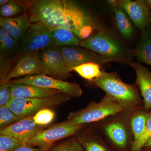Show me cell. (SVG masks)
I'll return each mask as SVG.
<instances>
[{
	"label": "cell",
	"instance_id": "35",
	"mask_svg": "<svg viewBox=\"0 0 151 151\" xmlns=\"http://www.w3.org/2000/svg\"><path fill=\"white\" fill-rule=\"evenodd\" d=\"M106 2L108 6H110V7H111L117 4L119 2V1L108 0V1H106Z\"/></svg>",
	"mask_w": 151,
	"mask_h": 151
},
{
	"label": "cell",
	"instance_id": "14",
	"mask_svg": "<svg viewBox=\"0 0 151 151\" xmlns=\"http://www.w3.org/2000/svg\"><path fill=\"white\" fill-rule=\"evenodd\" d=\"M119 4L136 27L145 31L150 25V7L147 0H119Z\"/></svg>",
	"mask_w": 151,
	"mask_h": 151
},
{
	"label": "cell",
	"instance_id": "33",
	"mask_svg": "<svg viewBox=\"0 0 151 151\" xmlns=\"http://www.w3.org/2000/svg\"><path fill=\"white\" fill-rule=\"evenodd\" d=\"M14 151H48L45 150L43 149L35 147H32L26 145H23L18 148L16 149Z\"/></svg>",
	"mask_w": 151,
	"mask_h": 151
},
{
	"label": "cell",
	"instance_id": "32",
	"mask_svg": "<svg viewBox=\"0 0 151 151\" xmlns=\"http://www.w3.org/2000/svg\"><path fill=\"white\" fill-rule=\"evenodd\" d=\"M12 60L10 58H7L0 54V83L5 80L10 72Z\"/></svg>",
	"mask_w": 151,
	"mask_h": 151
},
{
	"label": "cell",
	"instance_id": "3",
	"mask_svg": "<svg viewBox=\"0 0 151 151\" xmlns=\"http://www.w3.org/2000/svg\"><path fill=\"white\" fill-rule=\"evenodd\" d=\"M80 46L123 64L130 65L135 58L134 50L114 33L103 27L90 37L81 41Z\"/></svg>",
	"mask_w": 151,
	"mask_h": 151
},
{
	"label": "cell",
	"instance_id": "22",
	"mask_svg": "<svg viewBox=\"0 0 151 151\" xmlns=\"http://www.w3.org/2000/svg\"><path fill=\"white\" fill-rule=\"evenodd\" d=\"M50 30L55 45L64 46H80L81 40L70 30L62 27H57Z\"/></svg>",
	"mask_w": 151,
	"mask_h": 151
},
{
	"label": "cell",
	"instance_id": "27",
	"mask_svg": "<svg viewBox=\"0 0 151 151\" xmlns=\"http://www.w3.org/2000/svg\"><path fill=\"white\" fill-rule=\"evenodd\" d=\"M22 119L17 116L7 105L0 107L1 129Z\"/></svg>",
	"mask_w": 151,
	"mask_h": 151
},
{
	"label": "cell",
	"instance_id": "13",
	"mask_svg": "<svg viewBox=\"0 0 151 151\" xmlns=\"http://www.w3.org/2000/svg\"><path fill=\"white\" fill-rule=\"evenodd\" d=\"M43 74L44 70L40 51L26 52L22 55L4 82L21 76Z\"/></svg>",
	"mask_w": 151,
	"mask_h": 151
},
{
	"label": "cell",
	"instance_id": "30",
	"mask_svg": "<svg viewBox=\"0 0 151 151\" xmlns=\"http://www.w3.org/2000/svg\"><path fill=\"white\" fill-rule=\"evenodd\" d=\"M23 145L9 136L0 135V151H14Z\"/></svg>",
	"mask_w": 151,
	"mask_h": 151
},
{
	"label": "cell",
	"instance_id": "4",
	"mask_svg": "<svg viewBox=\"0 0 151 151\" xmlns=\"http://www.w3.org/2000/svg\"><path fill=\"white\" fill-rule=\"evenodd\" d=\"M131 114L122 111L94 123V127L114 151H130L134 141Z\"/></svg>",
	"mask_w": 151,
	"mask_h": 151
},
{
	"label": "cell",
	"instance_id": "17",
	"mask_svg": "<svg viewBox=\"0 0 151 151\" xmlns=\"http://www.w3.org/2000/svg\"><path fill=\"white\" fill-rule=\"evenodd\" d=\"M94 127L78 134L76 138L84 151H114L100 132Z\"/></svg>",
	"mask_w": 151,
	"mask_h": 151
},
{
	"label": "cell",
	"instance_id": "8",
	"mask_svg": "<svg viewBox=\"0 0 151 151\" xmlns=\"http://www.w3.org/2000/svg\"><path fill=\"white\" fill-rule=\"evenodd\" d=\"M11 83H24L38 87L58 90L70 97L77 98L82 94V89L76 83L68 82L50 77L46 74L27 76L19 79H13Z\"/></svg>",
	"mask_w": 151,
	"mask_h": 151
},
{
	"label": "cell",
	"instance_id": "20",
	"mask_svg": "<svg viewBox=\"0 0 151 151\" xmlns=\"http://www.w3.org/2000/svg\"><path fill=\"white\" fill-rule=\"evenodd\" d=\"M139 40L134 51L135 57L138 62L151 66V26L141 32Z\"/></svg>",
	"mask_w": 151,
	"mask_h": 151
},
{
	"label": "cell",
	"instance_id": "23",
	"mask_svg": "<svg viewBox=\"0 0 151 151\" xmlns=\"http://www.w3.org/2000/svg\"><path fill=\"white\" fill-rule=\"evenodd\" d=\"M20 43L9 35L2 28H0V54L11 58L18 51Z\"/></svg>",
	"mask_w": 151,
	"mask_h": 151
},
{
	"label": "cell",
	"instance_id": "34",
	"mask_svg": "<svg viewBox=\"0 0 151 151\" xmlns=\"http://www.w3.org/2000/svg\"><path fill=\"white\" fill-rule=\"evenodd\" d=\"M141 151H151V137L146 141Z\"/></svg>",
	"mask_w": 151,
	"mask_h": 151
},
{
	"label": "cell",
	"instance_id": "9",
	"mask_svg": "<svg viewBox=\"0 0 151 151\" xmlns=\"http://www.w3.org/2000/svg\"><path fill=\"white\" fill-rule=\"evenodd\" d=\"M50 30L40 23L32 24L20 43L22 54L55 46Z\"/></svg>",
	"mask_w": 151,
	"mask_h": 151
},
{
	"label": "cell",
	"instance_id": "24",
	"mask_svg": "<svg viewBox=\"0 0 151 151\" xmlns=\"http://www.w3.org/2000/svg\"><path fill=\"white\" fill-rule=\"evenodd\" d=\"M73 71L84 79L92 81L102 74L100 65L94 63H87L73 68Z\"/></svg>",
	"mask_w": 151,
	"mask_h": 151
},
{
	"label": "cell",
	"instance_id": "2",
	"mask_svg": "<svg viewBox=\"0 0 151 151\" xmlns=\"http://www.w3.org/2000/svg\"><path fill=\"white\" fill-rule=\"evenodd\" d=\"M91 82L120 104L124 112L132 114L144 106L136 83L127 84L116 73L103 71L101 76Z\"/></svg>",
	"mask_w": 151,
	"mask_h": 151
},
{
	"label": "cell",
	"instance_id": "25",
	"mask_svg": "<svg viewBox=\"0 0 151 151\" xmlns=\"http://www.w3.org/2000/svg\"><path fill=\"white\" fill-rule=\"evenodd\" d=\"M26 10L23 5L19 2L9 1V3L1 6L0 15L1 17H13L23 14L26 13Z\"/></svg>",
	"mask_w": 151,
	"mask_h": 151
},
{
	"label": "cell",
	"instance_id": "26",
	"mask_svg": "<svg viewBox=\"0 0 151 151\" xmlns=\"http://www.w3.org/2000/svg\"><path fill=\"white\" fill-rule=\"evenodd\" d=\"M55 112L50 108H45L38 111L33 116L34 121L37 125L47 127L54 121Z\"/></svg>",
	"mask_w": 151,
	"mask_h": 151
},
{
	"label": "cell",
	"instance_id": "37",
	"mask_svg": "<svg viewBox=\"0 0 151 151\" xmlns=\"http://www.w3.org/2000/svg\"><path fill=\"white\" fill-rule=\"evenodd\" d=\"M150 18H149V23L150 25L151 26V5L150 6Z\"/></svg>",
	"mask_w": 151,
	"mask_h": 151
},
{
	"label": "cell",
	"instance_id": "5",
	"mask_svg": "<svg viewBox=\"0 0 151 151\" xmlns=\"http://www.w3.org/2000/svg\"><path fill=\"white\" fill-rule=\"evenodd\" d=\"M123 111L122 106L106 94L99 103L92 102L86 108L68 114L66 121L75 125L95 123Z\"/></svg>",
	"mask_w": 151,
	"mask_h": 151
},
{
	"label": "cell",
	"instance_id": "6",
	"mask_svg": "<svg viewBox=\"0 0 151 151\" xmlns=\"http://www.w3.org/2000/svg\"><path fill=\"white\" fill-rule=\"evenodd\" d=\"M65 93H60L42 98H12L7 106L17 116L22 119L35 115L45 108L58 107L70 100Z\"/></svg>",
	"mask_w": 151,
	"mask_h": 151
},
{
	"label": "cell",
	"instance_id": "11",
	"mask_svg": "<svg viewBox=\"0 0 151 151\" xmlns=\"http://www.w3.org/2000/svg\"><path fill=\"white\" fill-rule=\"evenodd\" d=\"M64 60L69 70L73 68L87 63H94L99 65L115 62L113 59L78 47L64 46L60 47Z\"/></svg>",
	"mask_w": 151,
	"mask_h": 151
},
{
	"label": "cell",
	"instance_id": "1",
	"mask_svg": "<svg viewBox=\"0 0 151 151\" xmlns=\"http://www.w3.org/2000/svg\"><path fill=\"white\" fill-rule=\"evenodd\" d=\"M31 23H40L49 29L70 30L81 41L103 27L92 14L76 2L69 0H35L21 2Z\"/></svg>",
	"mask_w": 151,
	"mask_h": 151
},
{
	"label": "cell",
	"instance_id": "15",
	"mask_svg": "<svg viewBox=\"0 0 151 151\" xmlns=\"http://www.w3.org/2000/svg\"><path fill=\"white\" fill-rule=\"evenodd\" d=\"M32 24L29 20L26 13L13 17H0L1 27L19 43L21 42Z\"/></svg>",
	"mask_w": 151,
	"mask_h": 151
},
{
	"label": "cell",
	"instance_id": "36",
	"mask_svg": "<svg viewBox=\"0 0 151 151\" xmlns=\"http://www.w3.org/2000/svg\"><path fill=\"white\" fill-rule=\"evenodd\" d=\"M8 0H1L0 1V6H2L4 5H5L6 4H8L9 3Z\"/></svg>",
	"mask_w": 151,
	"mask_h": 151
},
{
	"label": "cell",
	"instance_id": "12",
	"mask_svg": "<svg viewBox=\"0 0 151 151\" xmlns=\"http://www.w3.org/2000/svg\"><path fill=\"white\" fill-rule=\"evenodd\" d=\"M34 116L26 117L2 128L0 130V135L9 136L19 142L25 145L38 133L47 127L36 124L34 121Z\"/></svg>",
	"mask_w": 151,
	"mask_h": 151
},
{
	"label": "cell",
	"instance_id": "28",
	"mask_svg": "<svg viewBox=\"0 0 151 151\" xmlns=\"http://www.w3.org/2000/svg\"><path fill=\"white\" fill-rule=\"evenodd\" d=\"M48 151H84L76 137L52 147Z\"/></svg>",
	"mask_w": 151,
	"mask_h": 151
},
{
	"label": "cell",
	"instance_id": "31",
	"mask_svg": "<svg viewBox=\"0 0 151 151\" xmlns=\"http://www.w3.org/2000/svg\"><path fill=\"white\" fill-rule=\"evenodd\" d=\"M12 98L9 82H4L0 85V107L7 105Z\"/></svg>",
	"mask_w": 151,
	"mask_h": 151
},
{
	"label": "cell",
	"instance_id": "21",
	"mask_svg": "<svg viewBox=\"0 0 151 151\" xmlns=\"http://www.w3.org/2000/svg\"><path fill=\"white\" fill-rule=\"evenodd\" d=\"M151 112V110L143 106L130 115V123L134 136V142L138 140L143 135Z\"/></svg>",
	"mask_w": 151,
	"mask_h": 151
},
{
	"label": "cell",
	"instance_id": "29",
	"mask_svg": "<svg viewBox=\"0 0 151 151\" xmlns=\"http://www.w3.org/2000/svg\"><path fill=\"white\" fill-rule=\"evenodd\" d=\"M151 137V112L149 115L145 132L141 138L133 142L130 151H141L146 141Z\"/></svg>",
	"mask_w": 151,
	"mask_h": 151
},
{
	"label": "cell",
	"instance_id": "16",
	"mask_svg": "<svg viewBox=\"0 0 151 151\" xmlns=\"http://www.w3.org/2000/svg\"><path fill=\"white\" fill-rule=\"evenodd\" d=\"M130 65L136 73L135 83L140 91L144 107L151 110V72L139 62H133Z\"/></svg>",
	"mask_w": 151,
	"mask_h": 151
},
{
	"label": "cell",
	"instance_id": "10",
	"mask_svg": "<svg viewBox=\"0 0 151 151\" xmlns=\"http://www.w3.org/2000/svg\"><path fill=\"white\" fill-rule=\"evenodd\" d=\"M45 74L65 81L71 75L60 50V47L52 46L40 51Z\"/></svg>",
	"mask_w": 151,
	"mask_h": 151
},
{
	"label": "cell",
	"instance_id": "19",
	"mask_svg": "<svg viewBox=\"0 0 151 151\" xmlns=\"http://www.w3.org/2000/svg\"><path fill=\"white\" fill-rule=\"evenodd\" d=\"M110 7L114 14L116 27L119 32L126 40H132L134 36L135 29L129 17L119 2Z\"/></svg>",
	"mask_w": 151,
	"mask_h": 151
},
{
	"label": "cell",
	"instance_id": "18",
	"mask_svg": "<svg viewBox=\"0 0 151 151\" xmlns=\"http://www.w3.org/2000/svg\"><path fill=\"white\" fill-rule=\"evenodd\" d=\"M10 84L12 98H45L62 92L58 90L38 87L24 83Z\"/></svg>",
	"mask_w": 151,
	"mask_h": 151
},
{
	"label": "cell",
	"instance_id": "7",
	"mask_svg": "<svg viewBox=\"0 0 151 151\" xmlns=\"http://www.w3.org/2000/svg\"><path fill=\"white\" fill-rule=\"evenodd\" d=\"M87 125H75L67 121L47 127L35 135L25 145L49 151L55 143L62 139L73 136L84 129Z\"/></svg>",
	"mask_w": 151,
	"mask_h": 151
}]
</instances>
